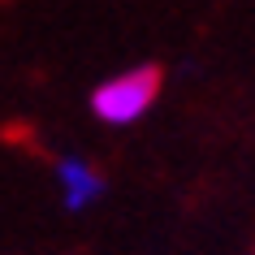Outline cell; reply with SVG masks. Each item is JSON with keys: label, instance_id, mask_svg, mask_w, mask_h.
<instances>
[{"label": "cell", "instance_id": "1", "mask_svg": "<svg viewBox=\"0 0 255 255\" xmlns=\"http://www.w3.org/2000/svg\"><path fill=\"white\" fill-rule=\"evenodd\" d=\"M156 95H160V69L138 65V69H126L117 78H108L91 95V108H95V117L108 121V126H130V121H138L156 104Z\"/></svg>", "mask_w": 255, "mask_h": 255}, {"label": "cell", "instance_id": "2", "mask_svg": "<svg viewBox=\"0 0 255 255\" xmlns=\"http://www.w3.org/2000/svg\"><path fill=\"white\" fill-rule=\"evenodd\" d=\"M56 186H61V199L65 208H91L100 195H104V177L95 173L91 160H82V156H61L56 160Z\"/></svg>", "mask_w": 255, "mask_h": 255}]
</instances>
